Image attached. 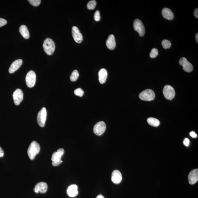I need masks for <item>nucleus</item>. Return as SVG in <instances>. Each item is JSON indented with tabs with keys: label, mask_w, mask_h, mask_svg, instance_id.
Returning a JSON list of instances; mask_svg holds the SVG:
<instances>
[{
	"label": "nucleus",
	"mask_w": 198,
	"mask_h": 198,
	"mask_svg": "<svg viewBox=\"0 0 198 198\" xmlns=\"http://www.w3.org/2000/svg\"><path fill=\"white\" fill-rule=\"evenodd\" d=\"M40 149V145L38 143L35 141L32 142L27 151L28 156L30 160L34 159L35 157L39 152Z\"/></svg>",
	"instance_id": "f257e3e1"
},
{
	"label": "nucleus",
	"mask_w": 198,
	"mask_h": 198,
	"mask_svg": "<svg viewBox=\"0 0 198 198\" xmlns=\"http://www.w3.org/2000/svg\"><path fill=\"white\" fill-rule=\"evenodd\" d=\"M43 48L47 55H52L55 50V43L51 39L47 38L44 42Z\"/></svg>",
	"instance_id": "f03ea898"
},
{
	"label": "nucleus",
	"mask_w": 198,
	"mask_h": 198,
	"mask_svg": "<svg viewBox=\"0 0 198 198\" xmlns=\"http://www.w3.org/2000/svg\"><path fill=\"white\" fill-rule=\"evenodd\" d=\"M64 153V150L62 148L58 149L57 152L53 153L51 160L52 161V165L54 166H57L63 162L61 158Z\"/></svg>",
	"instance_id": "7ed1b4c3"
},
{
	"label": "nucleus",
	"mask_w": 198,
	"mask_h": 198,
	"mask_svg": "<svg viewBox=\"0 0 198 198\" xmlns=\"http://www.w3.org/2000/svg\"><path fill=\"white\" fill-rule=\"evenodd\" d=\"M155 97L154 92L150 89L143 91L139 95V97L141 100L146 101H151L154 100Z\"/></svg>",
	"instance_id": "20e7f679"
},
{
	"label": "nucleus",
	"mask_w": 198,
	"mask_h": 198,
	"mask_svg": "<svg viewBox=\"0 0 198 198\" xmlns=\"http://www.w3.org/2000/svg\"><path fill=\"white\" fill-rule=\"evenodd\" d=\"M47 111L45 108H43L39 111L37 116V122L40 127H43L45 126L47 118Z\"/></svg>",
	"instance_id": "39448f33"
},
{
	"label": "nucleus",
	"mask_w": 198,
	"mask_h": 198,
	"mask_svg": "<svg viewBox=\"0 0 198 198\" xmlns=\"http://www.w3.org/2000/svg\"><path fill=\"white\" fill-rule=\"evenodd\" d=\"M134 30L138 33L141 37L144 35L145 30L143 22L140 19H136L134 21L133 23Z\"/></svg>",
	"instance_id": "423d86ee"
},
{
	"label": "nucleus",
	"mask_w": 198,
	"mask_h": 198,
	"mask_svg": "<svg viewBox=\"0 0 198 198\" xmlns=\"http://www.w3.org/2000/svg\"><path fill=\"white\" fill-rule=\"evenodd\" d=\"M26 80L28 87H33L35 86L36 81V75L35 72L33 71L28 72L26 75Z\"/></svg>",
	"instance_id": "0eeeda50"
},
{
	"label": "nucleus",
	"mask_w": 198,
	"mask_h": 198,
	"mask_svg": "<svg viewBox=\"0 0 198 198\" xmlns=\"http://www.w3.org/2000/svg\"><path fill=\"white\" fill-rule=\"evenodd\" d=\"M164 97L167 100H171L175 96V91L173 87L170 85H166L163 90Z\"/></svg>",
	"instance_id": "6e6552de"
},
{
	"label": "nucleus",
	"mask_w": 198,
	"mask_h": 198,
	"mask_svg": "<svg viewBox=\"0 0 198 198\" xmlns=\"http://www.w3.org/2000/svg\"><path fill=\"white\" fill-rule=\"evenodd\" d=\"M106 129V125L103 121L100 122L94 125L93 131L95 134L97 136H100L104 133Z\"/></svg>",
	"instance_id": "1a4fd4ad"
},
{
	"label": "nucleus",
	"mask_w": 198,
	"mask_h": 198,
	"mask_svg": "<svg viewBox=\"0 0 198 198\" xmlns=\"http://www.w3.org/2000/svg\"><path fill=\"white\" fill-rule=\"evenodd\" d=\"M179 64L182 66L184 71L187 72H191L193 71V65L185 57H182L179 61Z\"/></svg>",
	"instance_id": "9d476101"
},
{
	"label": "nucleus",
	"mask_w": 198,
	"mask_h": 198,
	"mask_svg": "<svg viewBox=\"0 0 198 198\" xmlns=\"http://www.w3.org/2000/svg\"><path fill=\"white\" fill-rule=\"evenodd\" d=\"M23 93L20 89H17L13 93V100L15 104L16 105H19L23 101Z\"/></svg>",
	"instance_id": "9b49d317"
},
{
	"label": "nucleus",
	"mask_w": 198,
	"mask_h": 198,
	"mask_svg": "<svg viewBox=\"0 0 198 198\" xmlns=\"http://www.w3.org/2000/svg\"><path fill=\"white\" fill-rule=\"evenodd\" d=\"M72 35L74 40L77 43L80 44L83 40V36L77 27L73 26L72 28Z\"/></svg>",
	"instance_id": "f8f14e48"
},
{
	"label": "nucleus",
	"mask_w": 198,
	"mask_h": 198,
	"mask_svg": "<svg viewBox=\"0 0 198 198\" xmlns=\"http://www.w3.org/2000/svg\"><path fill=\"white\" fill-rule=\"evenodd\" d=\"M189 183L190 185H194L198 181V170L195 169L192 170L188 177Z\"/></svg>",
	"instance_id": "ddd939ff"
},
{
	"label": "nucleus",
	"mask_w": 198,
	"mask_h": 198,
	"mask_svg": "<svg viewBox=\"0 0 198 198\" xmlns=\"http://www.w3.org/2000/svg\"><path fill=\"white\" fill-rule=\"evenodd\" d=\"M48 189V186L46 183L44 182H40L36 184L33 190L36 193L39 192L41 193H45Z\"/></svg>",
	"instance_id": "4468645a"
},
{
	"label": "nucleus",
	"mask_w": 198,
	"mask_h": 198,
	"mask_svg": "<svg viewBox=\"0 0 198 198\" xmlns=\"http://www.w3.org/2000/svg\"><path fill=\"white\" fill-rule=\"evenodd\" d=\"M122 180V174L118 170L113 171L111 175V181L115 184H119Z\"/></svg>",
	"instance_id": "2eb2a0df"
},
{
	"label": "nucleus",
	"mask_w": 198,
	"mask_h": 198,
	"mask_svg": "<svg viewBox=\"0 0 198 198\" xmlns=\"http://www.w3.org/2000/svg\"><path fill=\"white\" fill-rule=\"evenodd\" d=\"M23 63V60L21 59L16 60L12 63L9 68V71L10 73H12L17 70Z\"/></svg>",
	"instance_id": "dca6fc26"
},
{
	"label": "nucleus",
	"mask_w": 198,
	"mask_h": 198,
	"mask_svg": "<svg viewBox=\"0 0 198 198\" xmlns=\"http://www.w3.org/2000/svg\"><path fill=\"white\" fill-rule=\"evenodd\" d=\"M106 45L110 50H113L116 46L115 37L113 35H110L106 42Z\"/></svg>",
	"instance_id": "f3484780"
},
{
	"label": "nucleus",
	"mask_w": 198,
	"mask_h": 198,
	"mask_svg": "<svg viewBox=\"0 0 198 198\" xmlns=\"http://www.w3.org/2000/svg\"><path fill=\"white\" fill-rule=\"evenodd\" d=\"M67 193L68 196L70 197H76L78 193L77 186L75 184L69 186L67 189Z\"/></svg>",
	"instance_id": "a211bd4d"
},
{
	"label": "nucleus",
	"mask_w": 198,
	"mask_h": 198,
	"mask_svg": "<svg viewBox=\"0 0 198 198\" xmlns=\"http://www.w3.org/2000/svg\"><path fill=\"white\" fill-rule=\"evenodd\" d=\"M98 76L99 81L100 83L103 84L105 83L108 76V72L107 70L104 68L100 70L99 72Z\"/></svg>",
	"instance_id": "6ab92c4d"
},
{
	"label": "nucleus",
	"mask_w": 198,
	"mask_h": 198,
	"mask_svg": "<svg viewBox=\"0 0 198 198\" xmlns=\"http://www.w3.org/2000/svg\"><path fill=\"white\" fill-rule=\"evenodd\" d=\"M162 15L164 18L168 20H172L174 18L173 13L171 10L168 8H164L162 11Z\"/></svg>",
	"instance_id": "aec40b11"
},
{
	"label": "nucleus",
	"mask_w": 198,
	"mask_h": 198,
	"mask_svg": "<svg viewBox=\"0 0 198 198\" xmlns=\"http://www.w3.org/2000/svg\"><path fill=\"white\" fill-rule=\"evenodd\" d=\"M19 31L24 38L25 39H28L30 37V33L27 27L25 25H22L20 26Z\"/></svg>",
	"instance_id": "412c9836"
},
{
	"label": "nucleus",
	"mask_w": 198,
	"mask_h": 198,
	"mask_svg": "<svg viewBox=\"0 0 198 198\" xmlns=\"http://www.w3.org/2000/svg\"><path fill=\"white\" fill-rule=\"evenodd\" d=\"M148 123L153 127H158L160 125V121L156 118H150L147 119Z\"/></svg>",
	"instance_id": "4be33fe9"
},
{
	"label": "nucleus",
	"mask_w": 198,
	"mask_h": 198,
	"mask_svg": "<svg viewBox=\"0 0 198 198\" xmlns=\"http://www.w3.org/2000/svg\"><path fill=\"white\" fill-rule=\"evenodd\" d=\"M79 76L78 72L76 70L72 72L70 76V80L72 82H75L78 80Z\"/></svg>",
	"instance_id": "5701e85b"
},
{
	"label": "nucleus",
	"mask_w": 198,
	"mask_h": 198,
	"mask_svg": "<svg viewBox=\"0 0 198 198\" xmlns=\"http://www.w3.org/2000/svg\"><path fill=\"white\" fill-rule=\"evenodd\" d=\"M161 44L163 48L165 49L170 48L171 45L170 41L166 39L163 40Z\"/></svg>",
	"instance_id": "b1692460"
},
{
	"label": "nucleus",
	"mask_w": 198,
	"mask_h": 198,
	"mask_svg": "<svg viewBox=\"0 0 198 198\" xmlns=\"http://www.w3.org/2000/svg\"><path fill=\"white\" fill-rule=\"evenodd\" d=\"M97 2L95 0L91 1L88 3L87 8L89 10H94L95 8Z\"/></svg>",
	"instance_id": "393cba45"
},
{
	"label": "nucleus",
	"mask_w": 198,
	"mask_h": 198,
	"mask_svg": "<svg viewBox=\"0 0 198 198\" xmlns=\"http://www.w3.org/2000/svg\"><path fill=\"white\" fill-rule=\"evenodd\" d=\"M158 50L156 48H153L150 53V57L152 58H156L158 55Z\"/></svg>",
	"instance_id": "a878e982"
},
{
	"label": "nucleus",
	"mask_w": 198,
	"mask_h": 198,
	"mask_svg": "<svg viewBox=\"0 0 198 198\" xmlns=\"http://www.w3.org/2000/svg\"><path fill=\"white\" fill-rule=\"evenodd\" d=\"M74 93L76 96L82 97L83 96L84 94V92L83 90L82 89L78 88L75 90Z\"/></svg>",
	"instance_id": "bb28decb"
},
{
	"label": "nucleus",
	"mask_w": 198,
	"mask_h": 198,
	"mask_svg": "<svg viewBox=\"0 0 198 198\" xmlns=\"http://www.w3.org/2000/svg\"><path fill=\"white\" fill-rule=\"evenodd\" d=\"M28 1L32 5L35 7L38 6L41 2L40 0H29Z\"/></svg>",
	"instance_id": "cd10ccee"
},
{
	"label": "nucleus",
	"mask_w": 198,
	"mask_h": 198,
	"mask_svg": "<svg viewBox=\"0 0 198 198\" xmlns=\"http://www.w3.org/2000/svg\"><path fill=\"white\" fill-rule=\"evenodd\" d=\"M94 19L96 21H99L101 19L100 12L98 10L96 11L94 15Z\"/></svg>",
	"instance_id": "c85d7f7f"
},
{
	"label": "nucleus",
	"mask_w": 198,
	"mask_h": 198,
	"mask_svg": "<svg viewBox=\"0 0 198 198\" xmlns=\"http://www.w3.org/2000/svg\"><path fill=\"white\" fill-rule=\"evenodd\" d=\"M7 23V21L6 19L2 18H0V27L5 26Z\"/></svg>",
	"instance_id": "c756f323"
},
{
	"label": "nucleus",
	"mask_w": 198,
	"mask_h": 198,
	"mask_svg": "<svg viewBox=\"0 0 198 198\" xmlns=\"http://www.w3.org/2000/svg\"><path fill=\"white\" fill-rule=\"evenodd\" d=\"M183 143L184 145L186 146H188L189 145L190 143V141L189 139L187 138H186L183 141Z\"/></svg>",
	"instance_id": "7c9ffc66"
},
{
	"label": "nucleus",
	"mask_w": 198,
	"mask_h": 198,
	"mask_svg": "<svg viewBox=\"0 0 198 198\" xmlns=\"http://www.w3.org/2000/svg\"><path fill=\"white\" fill-rule=\"evenodd\" d=\"M190 136H191L192 138H196L197 137V134L195 133V132H192L190 133Z\"/></svg>",
	"instance_id": "2f4dec72"
},
{
	"label": "nucleus",
	"mask_w": 198,
	"mask_h": 198,
	"mask_svg": "<svg viewBox=\"0 0 198 198\" xmlns=\"http://www.w3.org/2000/svg\"><path fill=\"white\" fill-rule=\"evenodd\" d=\"M194 14L195 16V17L198 19V9L197 8L195 10L194 12Z\"/></svg>",
	"instance_id": "473e14b6"
},
{
	"label": "nucleus",
	"mask_w": 198,
	"mask_h": 198,
	"mask_svg": "<svg viewBox=\"0 0 198 198\" xmlns=\"http://www.w3.org/2000/svg\"><path fill=\"white\" fill-rule=\"evenodd\" d=\"M4 153L3 150L0 147V157H2L4 156Z\"/></svg>",
	"instance_id": "72a5a7b5"
},
{
	"label": "nucleus",
	"mask_w": 198,
	"mask_h": 198,
	"mask_svg": "<svg viewBox=\"0 0 198 198\" xmlns=\"http://www.w3.org/2000/svg\"><path fill=\"white\" fill-rule=\"evenodd\" d=\"M196 41L197 42L198 44V33H197L196 35Z\"/></svg>",
	"instance_id": "f704fd0d"
},
{
	"label": "nucleus",
	"mask_w": 198,
	"mask_h": 198,
	"mask_svg": "<svg viewBox=\"0 0 198 198\" xmlns=\"http://www.w3.org/2000/svg\"><path fill=\"white\" fill-rule=\"evenodd\" d=\"M96 198H105L102 195H99Z\"/></svg>",
	"instance_id": "c9c22d12"
}]
</instances>
